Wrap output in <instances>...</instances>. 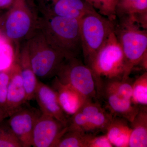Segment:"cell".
<instances>
[{
	"label": "cell",
	"mask_w": 147,
	"mask_h": 147,
	"mask_svg": "<svg viewBox=\"0 0 147 147\" xmlns=\"http://www.w3.org/2000/svg\"><path fill=\"white\" fill-rule=\"evenodd\" d=\"M79 19L41 16L37 27L50 45L65 59L78 57L82 53Z\"/></svg>",
	"instance_id": "obj_1"
},
{
	"label": "cell",
	"mask_w": 147,
	"mask_h": 147,
	"mask_svg": "<svg viewBox=\"0 0 147 147\" xmlns=\"http://www.w3.org/2000/svg\"><path fill=\"white\" fill-rule=\"evenodd\" d=\"M38 13L35 0H14L4 12L1 35L18 49L37 28Z\"/></svg>",
	"instance_id": "obj_2"
},
{
	"label": "cell",
	"mask_w": 147,
	"mask_h": 147,
	"mask_svg": "<svg viewBox=\"0 0 147 147\" xmlns=\"http://www.w3.org/2000/svg\"><path fill=\"white\" fill-rule=\"evenodd\" d=\"M113 22L114 32L126 62V69L122 79L126 80L147 52V30L137 24L132 14L117 17Z\"/></svg>",
	"instance_id": "obj_3"
},
{
	"label": "cell",
	"mask_w": 147,
	"mask_h": 147,
	"mask_svg": "<svg viewBox=\"0 0 147 147\" xmlns=\"http://www.w3.org/2000/svg\"><path fill=\"white\" fill-rule=\"evenodd\" d=\"M89 67L93 74L96 96L98 99H100L105 81L122 79L126 69V62L123 51L114 30L95 55Z\"/></svg>",
	"instance_id": "obj_4"
},
{
	"label": "cell",
	"mask_w": 147,
	"mask_h": 147,
	"mask_svg": "<svg viewBox=\"0 0 147 147\" xmlns=\"http://www.w3.org/2000/svg\"><path fill=\"white\" fill-rule=\"evenodd\" d=\"M79 21L82 53L84 63L89 67L114 30V22L94 9L85 13Z\"/></svg>",
	"instance_id": "obj_5"
},
{
	"label": "cell",
	"mask_w": 147,
	"mask_h": 147,
	"mask_svg": "<svg viewBox=\"0 0 147 147\" xmlns=\"http://www.w3.org/2000/svg\"><path fill=\"white\" fill-rule=\"evenodd\" d=\"M26 43L37 77L47 79L55 76L65 58L50 45L38 27L26 40Z\"/></svg>",
	"instance_id": "obj_6"
},
{
	"label": "cell",
	"mask_w": 147,
	"mask_h": 147,
	"mask_svg": "<svg viewBox=\"0 0 147 147\" xmlns=\"http://www.w3.org/2000/svg\"><path fill=\"white\" fill-rule=\"evenodd\" d=\"M55 76L62 84L72 87L87 99L96 100L95 83L92 70L78 57L65 59Z\"/></svg>",
	"instance_id": "obj_7"
},
{
	"label": "cell",
	"mask_w": 147,
	"mask_h": 147,
	"mask_svg": "<svg viewBox=\"0 0 147 147\" xmlns=\"http://www.w3.org/2000/svg\"><path fill=\"white\" fill-rule=\"evenodd\" d=\"M26 103L9 117L7 121L22 147H30L34 127L42 113L39 109Z\"/></svg>",
	"instance_id": "obj_8"
},
{
	"label": "cell",
	"mask_w": 147,
	"mask_h": 147,
	"mask_svg": "<svg viewBox=\"0 0 147 147\" xmlns=\"http://www.w3.org/2000/svg\"><path fill=\"white\" fill-rule=\"evenodd\" d=\"M39 13L43 16H60L80 19L94 9L85 0H35Z\"/></svg>",
	"instance_id": "obj_9"
},
{
	"label": "cell",
	"mask_w": 147,
	"mask_h": 147,
	"mask_svg": "<svg viewBox=\"0 0 147 147\" xmlns=\"http://www.w3.org/2000/svg\"><path fill=\"white\" fill-rule=\"evenodd\" d=\"M67 129V126L57 119L42 113L34 127L32 146L55 147Z\"/></svg>",
	"instance_id": "obj_10"
},
{
	"label": "cell",
	"mask_w": 147,
	"mask_h": 147,
	"mask_svg": "<svg viewBox=\"0 0 147 147\" xmlns=\"http://www.w3.org/2000/svg\"><path fill=\"white\" fill-rule=\"evenodd\" d=\"M34 99L42 114L55 118L67 126L69 119L60 105L57 95L53 88L38 81Z\"/></svg>",
	"instance_id": "obj_11"
},
{
	"label": "cell",
	"mask_w": 147,
	"mask_h": 147,
	"mask_svg": "<svg viewBox=\"0 0 147 147\" xmlns=\"http://www.w3.org/2000/svg\"><path fill=\"white\" fill-rule=\"evenodd\" d=\"M27 101L26 94L16 57V61L11 68L10 80L7 87L5 111L7 118Z\"/></svg>",
	"instance_id": "obj_12"
},
{
	"label": "cell",
	"mask_w": 147,
	"mask_h": 147,
	"mask_svg": "<svg viewBox=\"0 0 147 147\" xmlns=\"http://www.w3.org/2000/svg\"><path fill=\"white\" fill-rule=\"evenodd\" d=\"M105 101V107L113 116L123 118L131 122L139 111L140 106L134 105L131 100L121 96L103 88L100 98Z\"/></svg>",
	"instance_id": "obj_13"
},
{
	"label": "cell",
	"mask_w": 147,
	"mask_h": 147,
	"mask_svg": "<svg viewBox=\"0 0 147 147\" xmlns=\"http://www.w3.org/2000/svg\"><path fill=\"white\" fill-rule=\"evenodd\" d=\"M52 87L57 95L60 105L67 115H72L81 108L86 98L79 92L68 85L62 84L56 76Z\"/></svg>",
	"instance_id": "obj_14"
},
{
	"label": "cell",
	"mask_w": 147,
	"mask_h": 147,
	"mask_svg": "<svg viewBox=\"0 0 147 147\" xmlns=\"http://www.w3.org/2000/svg\"><path fill=\"white\" fill-rule=\"evenodd\" d=\"M80 109L94 131H106L113 116L99 102L87 99Z\"/></svg>",
	"instance_id": "obj_15"
},
{
	"label": "cell",
	"mask_w": 147,
	"mask_h": 147,
	"mask_svg": "<svg viewBox=\"0 0 147 147\" xmlns=\"http://www.w3.org/2000/svg\"><path fill=\"white\" fill-rule=\"evenodd\" d=\"M17 60L26 94L27 101H30L34 99L35 93L38 81L31 64L26 42L18 50Z\"/></svg>",
	"instance_id": "obj_16"
},
{
	"label": "cell",
	"mask_w": 147,
	"mask_h": 147,
	"mask_svg": "<svg viewBox=\"0 0 147 147\" xmlns=\"http://www.w3.org/2000/svg\"><path fill=\"white\" fill-rule=\"evenodd\" d=\"M129 122L126 119L113 116L106 130V135L113 146L128 147L131 132Z\"/></svg>",
	"instance_id": "obj_17"
},
{
	"label": "cell",
	"mask_w": 147,
	"mask_h": 147,
	"mask_svg": "<svg viewBox=\"0 0 147 147\" xmlns=\"http://www.w3.org/2000/svg\"><path fill=\"white\" fill-rule=\"evenodd\" d=\"M130 123L131 130L128 147H147V106H140L138 113Z\"/></svg>",
	"instance_id": "obj_18"
},
{
	"label": "cell",
	"mask_w": 147,
	"mask_h": 147,
	"mask_svg": "<svg viewBox=\"0 0 147 147\" xmlns=\"http://www.w3.org/2000/svg\"><path fill=\"white\" fill-rule=\"evenodd\" d=\"M91 134L76 129H68L62 134L55 147H88Z\"/></svg>",
	"instance_id": "obj_19"
},
{
	"label": "cell",
	"mask_w": 147,
	"mask_h": 147,
	"mask_svg": "<svg viewBox=\"0 0 147 147\" xmlns=\"http://www.w3.org/2000/svg\"><path fill=\"white\" fill-rule=\"evenodd\" d=\"M19 49H16L12 42L0 35V72L11 67Z\"/></svg>",
	"instance_id": "obj_20"
},
{
	"label": "cell",
	"mask_w": 147,
	"mask_h": 147,
	"mask_svg": "<svg viewBox=\"0 0 147 147\" xmlns=\"http://www.w3.org/2000/svg\"><path fill=\"white\" fill-rule=\"evenodd\" d=\"M147 11V0H118L117 17Z\"/></svg>",
	"instance_id": "obj_21"
},
{
	"label": "cell",
	"mask_w": 147,
	"mask_h": 147,
	"mask_svg": "<svg viewBox=\"0 0 147 147\" xmlns=\"http://www.w3.org/2000/svg\"><path fill=\"white\" fill-rule=\"evenodd\" d=\"M131 101L134 105L147 106V71H145L133 82Z\"/></svg>",
	"instance_id": "obj_22"
},
{
	"label": "cell",
	"mask_w": 147,
	"mask_h": 147,
	"mask_svg": "<svg viewBox=\"0 0 147 147\" xmlns=\"http://www.w3.org/2000/svg\"><path fill=\"white\" fill-rule=\"evenodd\" d=\"M133 82L130 78L126 80L110 79L104 82L102 88H106L121 96L131 100Z\"/></svg>",
	"instance_id": "obj_23"
},
{
	"label": "cell",
	"mask_w": 147,
	"mask_h": 147,
	"mask_svg": "<svg viewBox=\"0 0 147 147\" xmlns=\"http://www.w3.org/2000/svg\"><path fill=\"white\" fill-rule=\"evenodd\" d=\"M98 13L114 21L117 19L116 7L118 0H85Z\"/></svg>",
	"instance_id": "obj_24"
},
{
	"label": "cell",
	"mask_w": 147,
	"mask_h": 147,
	"mask_svg": "<svg viewBox=\"0 0 147 147\" xmlns=\"http://www.w3.org/2000/svg\"><path fill=\"white\" fill-rule=\"evenodd\" d=\"M5 119L0 122V147H22Z\"/></svg>",
	"instance_id": "obj_25"
},
{
	"label": "cell",
	"mask_w": 147,
	"mask_h": 147,
	"mask_svg": "<svg viewBox=\"0 0 147 147\" xmlns=\"http://www.w3.org/2000/svg\"><path fill=\"white\" fill-rule=\"evenodd\" d=\"M67 129H76L86 133L94 131L86 117L80 109L68 119Z\"/></svg>",
	"instance_id": "obj_26"
},
{
	"label": "cell",
	"mask_w": 147,
	"mask_h": 147,
	"mask_svg": "<svg viewBox=\"0 0 147 147\" xmlns=\"http://www.w3.org/2000/svg\"><path fill=\"white\" fill-rule=\"evenodd\" d=\"M113 145L106 134L96 136L91 134L88 142V147H112Z\"/></svg>",
	"instance_id": "obj_27"
},
{
	"label": "cell",
	"mask_w": 147,
	"mask_h": 147,
	"mask_svg": "<svg viewBox=\"0 0 147 147\" xmlns=\"http://www.w3.org/2000/svg\"><path fill=\"white\" fill-rule=\"evenodd\" d=\"M135 21L142 28L147 30V11L132 14Z\"/></svg>",
	"instance_id": "obj_28"
},
{
	"label": "cell",
	"mask_w": 147,
	"mask_h": 147,
	"mask_svg": "<svg viewBox=\"0 0 147 147\" xmlns=\"http://www.w3.org/2000/svg\"><path fill=\"white\" fill-rule=\"evenodd\" d=\"M14 0H0V11L7 10L12 5Z\"/></svg>",
	"instance_id": "obj_29"
},
{
	"label": "cell",
	"mask_w": 147,
	"mask_h": 147,
	"mask_svg": "<svg viewBox=\"0 0 147 147\" xmlns=\"http://www.w3.org/2000/svg\"><path fill=\"white\" fill-rule=\"evenodd\" d=\"M139 65H141L142 68L145 70V71H147V52L145 53L143 56L141 61Z\"/></svg>",
	"instance_id": "obj_30"
},
{
	"label": "cell",
	"mask_w": 147,
	"mask_h": 147,
	"mask_svg": "<svg viewBox=\"0 0 147 147\" xmlns=\"http://www.w3.org/2000/svg\"><path fill=\"white\" fill-rule=\"evenodd\" d=\"M7 118L5 111L2 108L0 107V122L4 120Z\"/></svg>",
	"instance_id": "obj_31"
},
{
	"label": "cell",
	"mask_w": 147,
	"mask_h": 147,
	"mask_svg": "<svg viewBox=\"0 0 147 147\" xmlns=\"http://www.w3.org/2000/svg\"><path fill=\"white\" fill-rule=\"evenodd\" d=\"M4 14V13L0 14V35L1 34V30L2 24Z\"/></svg>",
	"instance_id": "obj_32"
}]
</instances>
